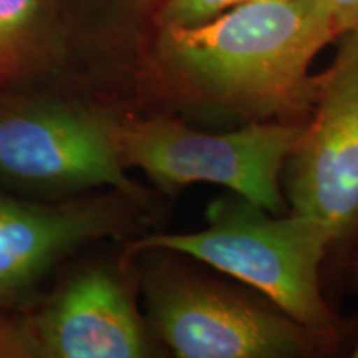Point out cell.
<instances>
[{"mask_svg":"<svg viewBox=\"0 0 358 358\" xmlns=\"http://www.w3.org/2000/svg\"><path fill=\"white\" fill-rule=\"evenodd\" d=\"M48 22V0H0V82L25 69Z\"/></svg>","mask_w":358,"mask_h":358,"instance_id":"9c48e42d","label":"cell"},{"mask_svg":"<svg viewBox=\"0 0 358 358\" xmlns=\"http://www.w3.org/2000/svg\"><path fill=\"white\" fill-rule=\"evenodd\" d=\"M111 124L83 106L0 92V176L40 189L113 187L138 198Z\"/></svg>","mask_w":358,"mask_h":358,"instance_id":"277c9868","label":"cell"},{"mask_svg":"<svg viewBox=\"0 0 358 358\" xmlns=\"http://www.w3.org/2000/svg\"><path fill=\"white\" fill-rule=\"evenodd\" d=\"M338 37L322 0H261L192 27L159 29L156 53L186 98L254 122L312 108V62Z\"/></svg>","mask_w":358,"mask_h":358,"instance_id":"6da1fadb","label":"cell"},{"mask_svg":"<svg viewBox=\"0 0 358 358\" xmlns=\"http://www.w3.org/2000/svg\"><path fill=\"white\" fill-rule=\"evenodd\" d=\"M332 15L338 35L358 34V0H322Z\"/></svg>","mask_w":358,"mask_h":358,"instance_id":"7c38bea8","label":"cell"},{"mask_svg":"<svg viewBox=\"0 0 358 358\" xmlns=\"http://www.w3.org/2000/svg\"><path fill=\"white\" fill-rule=\"evenodd\" d=\"M332 231L315 219L268 213L241 198L209 204L203 229L150 234L133 250H168L208 264L257 289L312 337L334 340L335 319L320 290L319 271Z\"/></svg>","mask_w":358,"mask_h":358,"instance_id":"7a4b0ae2","label":"cell"},{"mask_svg":"<svg viewBox=\"0 0 358 358\" xmlns=\"http://www.w3.org/2000/svg\"><path fill=\"white\" fill-rule=\"evenodd\" d=\"M34 357L25 322H17L0 312V358Z\"/></svg>","mask_w":358,"mask_h":358,"instance_id":"8fae6325","label":"cell"},{"mask_svg":"<svg viewBox=\"0 0 358 358\" xmlns=\"http://www.w3.org/2000/svg\"><path fill=\"white\" fill-rule=\"evenodd\" d=\"M156 332L182 358H287L310 352V334L280 312L179 267L148 277Z\"/></svg>","mask_w":358,"mask_h":358,"instance_id":"5b68a950","label":"cell"},{"mask_svg":"<svg viewBox=\"0 0 358 358\" xmlns=\"http://www.w3.org/2000/svg\"><path fill=\"white\" fill-rule=\"evenodd\" d=\"M342 42L315 77L312 120L287 163L292 213L325 224L335 239L358 227V34Z\"/></svg>","mask_w":358,"mask_h":358,"instance_id":"8992f818","label":"cell"},{"mask_svg":"<svg viewBox=\"0 0 358 358\" xmlns=\"http://www.w3.org/2000/svg\"><path fill=\"white\" fill-rule=\"evenodd\" d=\"M352 357L358 358V338H357V343H355V347H353V353H352Z\"/></svg>","mask_w":358,"mask_h":358,"instance_id":"4fadbf2b","label":"cell"},{"mask_svg":"<svg viewBox=\"0 0 358 358\" xmlns=\"http://www.w3.org/2000/svg\"><path fill=\"white\" fill-rule=\"evenodd\" d=\"M302 129L301 123L254 122L229 133H201L169 118L111 124L123 166L141 169L161 189L211 182L274 214L284 213L280 174Z\"/></svg>","mask_w":358,"mask_h":358,"instance_id":"3957f363","label":"cell"},{"mask_svg":"<svg viewBox=\"0 0 358 358\" xmlns=\"http://www.w3.org/2000/svg\"><path fill=\"white\" fill-rule=\"evenodd\" d=\"M261 0H164L156 13L158 29L203 24L231 8Z\"/></svg>","mask_w":358,"mask_h":358,"instance_id":"30bf717a","label":"cell"},{"mask_svg":"<svg viewBox=\"0 0 358 358\" xmlns=\"http://www.w3.org/2000/svg\"><path fill=\"white\" fill-rule=\"evenodd\" d=\"M122 219L111 199L48 206L0 194V302L32 287L78 245L113 234Z\"/></svg>","mask_w":358,"mask_h":358,"instance_id":"ba28073f","label":"cell"},{"mask_svg":"<svg viewBox=\"0 0 358 358\" xmlns=\"http://www.w3.org/2000/svg\"><path fill=\"white\" fill-rule=\"evenodd\" d=\"M25 325L34 357L138 358L150 353L131 295L106 268L75 275Z\"/></svg>","mask_w":358,"mask_h":358,"instance_id":"52a82bcc","label":"cell"}]
</instances>
